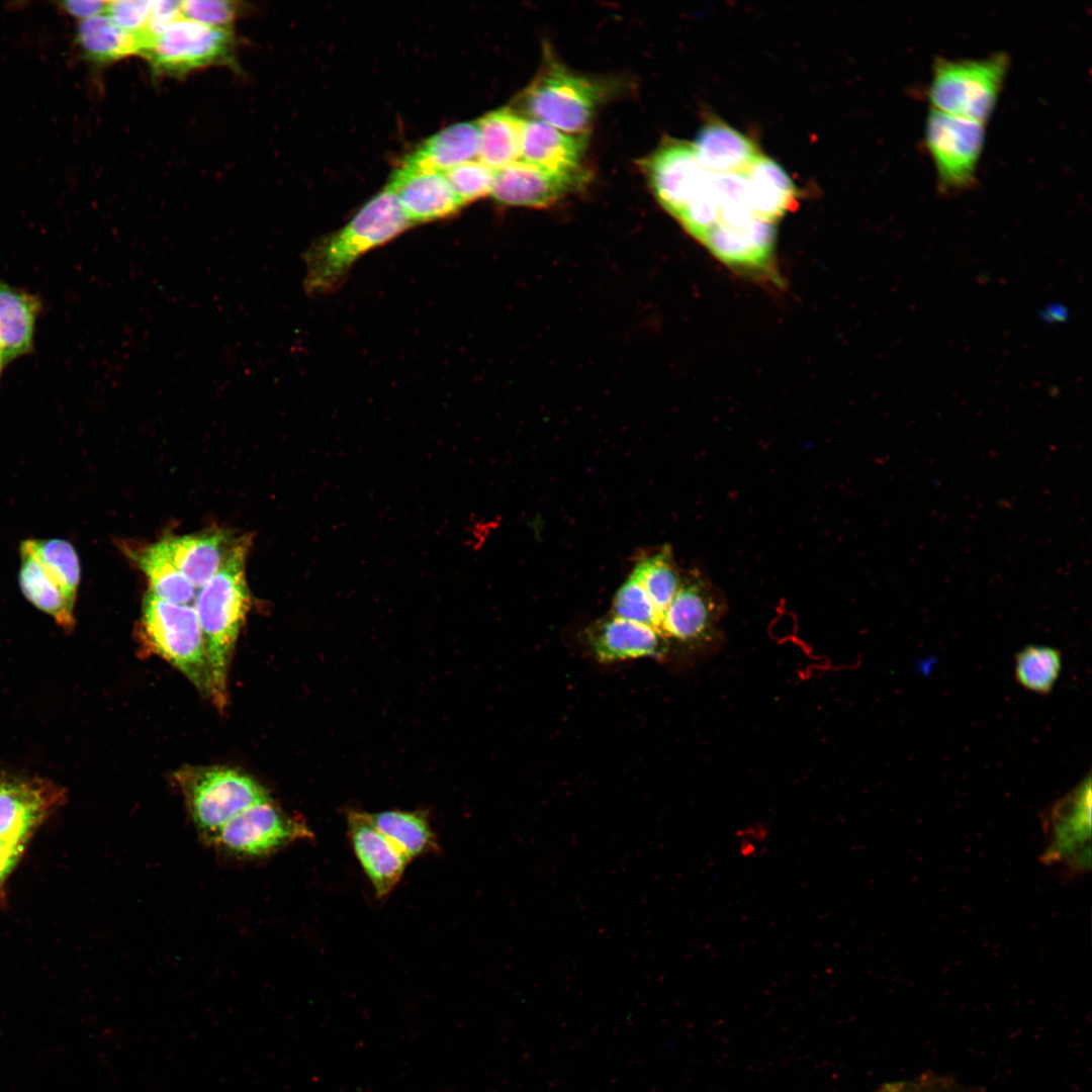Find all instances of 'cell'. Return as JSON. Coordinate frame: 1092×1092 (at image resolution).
I'll list each match as a JSON object with an SVG mask.
<instances>
[{
    "mask_svg": "<svg viewBox=\"0 0 1092 1092\" xmlns=\"http://www.w3.org/2000/svg\"><path fill=\"white\" fill-rule=\"evenodd\" d=\"M757 217L777 220L796 204L797 190L788 173L770 158L759 155L745 173Z\"/></svg>",
    "mask_w": 1092,
    "mask_h": 1092,
    "instance_id": "obj_22",
    "label": "cell"
},
{
    "mask_svg": "<svg viewBox=\"0 0 1092 1092\" xmlns=\"http://www.w3.org/2000/svg\"><path fill=\"white\" fill-rule=\"evenodd\" d=\"M174 779L198 834L207 844L237 814L271 798L255 779L230 767L185 766Z\"/></svg>",
    "mask_w": 1092,
    "mask_h": 1092,
    "instance_id": "obj_5",
    "label": "cell"
},
{
    "mask_svg": "<svg viewBox=\"0 0 1092 1092\" xmlns=\"http://www.w3.org/2000/svg\"><path fill=\"white\" fill-rule=\"evenodd\" d=\"M585 148V134L567 133L526 118L520 160L559 175H586L581 165Z\"/></svg>",
    "mask_w": 1092,
    "mask_h": 1092,
    "instance_id": "obj_17",
    "label": "cell"
},
{
    "mask_svg": "<svg viewBox=\"0 0 1092 1092\" xmlns=\"http://www.w3.org/2000/svg\"><path fill=\"white\" fill-rule=\"evenodd\" d=\"M495 170L478 160L456 165L444 172L463 205L491 193Z\"/></svg>",
    "mask_w": 1092,
    "mask_h": 1092,
    "instance_id": "obj_31",
    "label": "cell"
},
{
    "mask_svg": "<svg viewBox=\"0 0 1092 1092\" xmlns=\"http://www.w3.org/2000/svg\"><path fill=\"white\" fill-rule=\"evenodd\" d=\"M416 225L453 216L463 206L444 173L397 168L385 187Z\"/></svg>",
    "mask_w": 1092,
    "mask_h": 1092,
    "instance_id": "obj_15",
    "label": "cell"
},
{
    "mask_svg": "<svg viewBox=\"0 0 1092 1092\" xmlns=\"http://www.w3.org/2000/svg\"><path fill=\"white\" fill-rule=\"evenodd\" d=\"M107 1L101 0H68L59 3V6L67 14L81 21L106 12Z\"/></svg>",
    "mask_w": 1092,
    "mask_h": 1092,
    "instance_id": "obj_36",
    "label": "cell"
},
{
    "mask_svg": "<svg viewBox=\"0 0 1092 1092\" xmlns=\"http://www.w3.org/2000/svg\"><path fill=\"white\" fill-rule=\"evenodd\" d=\"M250 544L249 536L239 537L221 567L194 599L210 672V700L220 711L228 702V673L235 644L250 609L245 571Z\"/></svg>",
    "mask_w": 1092,
    "mask_h": 1092,
    "instance_id": "obj_2",
    "label": "cell"
},
{
    "mask_svg": "<svg viewBox=\"0 0 1092 1092\" xmlns=\"http://www.w3.org/2000/svg\"><path fill=\"white\" fill-rule=\"evenodd\" d=\"M64 801L47 779L0 776V899L32 835Z\"/></svg>",
    "mask_w": 1092,
    "mask_h": 1092,
    "instance_id": "obj_7",
    "label": "cell"
},
{
    "mask_svg": "<svg viewBox=\"0 0 1092 1092\" xmlns=\"http://www.w3.org/2000/svg\"><path fill=\"white\" fill-rule=\"evenodd\" d=\"M618 91L616 80L575 72L545 48L537 74L515 98L512 108L524 118L584 134L599 107Z\"/></svg>",
    "mask_w": 1092,
    "mask_h": 1092,
    "instance_id": "obj_3",
    "label": "cell"
},
{
    "mask_svg": "<svg viewBox=\"0 0 1092 1092\" xmlns=\"http://www.w3.org/2000/svg\"><path fill=\"white\" fill-rule=\"evenodd\" d=\"M141 632L148 648L174 665L210 699L206 650L192 606L168 603L148 592L143 603Z\"/></svg>",
    "mask_w": 1092,
    "mask_h": 1092,
    "instance_id": "obj_6",
    "label": "cell"
},
{
    "mask_svg": "<svg viewBox=\"0 0 1092 1092\" xmlns=\"http://www.w3.org/2000/svg\"><path fill=\"white\" fill-rule=\"evenodd\" d=\"M76 42L87 60L108 64L131 55L142 56L147 37L145 33L121 29L103 13L80 21Z\"/></svg>",
    "mask_w": 1092,
    "mask_h": 1092,
    "instance_id": "obj_23",
    "label": "cell"
},
{
    "mask_svg": "<svg viewBox=\"0 0 1092 1092\" xmlns=\"http://www.w3.org/2000/svg\"><path fill=\"white\" fill-rule=\"evenodd\" d=\"M1061 669V652L1050 646L1029 645L1015 656L1016 680L1021 687L1039 695L1052 692Z\"/></svg>",
    "mask_w": 1092,
    "mask_h": 1092,
    "instance_id": "obj_30",
    "label": "cell"
},
{
    "mask_svg": "<svg viewBox=\"0 0 1092 1092\" xmlns=\"http://www.w3.org/2000/svg\"><path fill=\"white\" fill-rule=\"evenodd\" d=\"M20 566L18 584L24 598L36 609L51 616L65 631L75 626V606L58 582L27 551L18 548Z\"/></svg>",
    "mask_w": 1092,
    "mask_h": 1092,
    "instance_id": "obj_26",
    "label": "cell"
},
{
    "mask_svg": "<svg viewBox=\"0 0 1092 1092\" xmlns=\"http://www.w3.org/2000/svg\"><path fill=\"white\" fill-rule=\"evenodd\" d=\"M718 610L712 592L698 575L684 578L662 621L668 658L711 640Z\"/></svg>",
    "mask_w": 1092,
    "mask_h": 1092,
    "instance_id": "obj_11",
    "label": "cell"
},
{
    "mask_svg": "<svg viewBox=\"0 0 1092 1092\" xmlns=\"http://www.w3.org/2000/svg\"><path fill=\"white\" fill-rule=\"evenodd\" d=\"M370 818L408 860L438 849L435 834L423 811L390 810L370 814Z\"/></svg>",
    "mask_w": 1092,
    "mask_h": 1092,
    "instance_id": "obj_27",
    "label": "cell"
},
{
    "mask_svg": "<svg viewBox=\"0 0 1092 1092\" xmlns=\"http://www.w3.org/2000/svg\"><path fill=\"white\" fill-rule=\"evenodd\" d=\"M127 553L145 574L149 593L173 604L189 605L194 601L195 587L175 565L164 540L139 548H128Z\"/></svg>",
    "mask_w": 1092,
    "mask_h": 1092,
    "instance_id": "obj_25",
    "label": "cell"
},
{
    "mask_svg": "<svg viewBox=\"0 0 1092 1092\" xmlns=\"http://www.w3.org/2000/svg\"><path fill=\"white\" fill-rule=\"evenodd\" d=\"M646 590L657 617V635L668 658L661 635L664 614L676 595L681 578L674 565L671 550L664 547L659 552L639 560L632 571Z\"/></svg>",
    "mask_w": 1092,
    "mask_h": 1092,
    "instance_id": "obj_28",
    "label": "cell"
},
{
    "mask_svg": "<svg viewBox=\"0 0 1092 1092\" xmlns=\"http://www.w3.org/2000/svg\"><path fill=\"white\" fill-rule=\"evenodd\" d=\"M180 17H182L181 1H153L151 19L145 32L147 37L150 38L151 36L161 32Z\"/></svg>",
    "mask_w": 1092,
    "mask_h": 1092,
    "instance_id": "obj_34",
    "label": "cell"
},
{
    "mask_svg": "<svg viewBox=\"0 0 1092 1092\" xmlns=\"http://www.w3.org/2000/svg\"><path fill=\"white\" fill-rule=\"evenodd\" d=\"M163 540L180 572L200 588L221 567L238 538L220 529H209Z\"/></svg>",
    "mask_w": 1092,
    "mask_h": 1092,
    "instance_id": "obj_18",
    "label": "cell"
},
{
    "mask_svg": "<svg viewBox=\"0 0 1092 1092\" xmlns=\"http://www.w3.org/2000/svg\"><path fill=\"white\" fill-rule=\"evenodd\" d=\"M1090 808L1091 777L1088 775L1049 811L1045 825L1050 841L1045 858L1076 872L1084 871L1087 866L1085 850L1090 852Z\"/></svg>",
    "mask_w": 1092,
    "mask_h": 1092,
    "instance_id": "obj_13",
    "label": "cell"
},
{
    "mask_svg": "<svg viewBox=\"0 0 1092 1092\" xmlns=\"http://www.w3.org/2000/svg\"><path fill=\"white\" fill-rule=\"evenodd\" d=\"M479 130L478 159L498 170L521 159L526 118L512 107L491 111L477 121Z\"/></svg>",
    "mask_w": 1092,
    "mask_h": 1092,
    "instance_id": "obj_24",
    "label": "cell"
},
{
    "mask_svg": "<svg viewBox=\"0 0 1092 1092\" xmlns=\"http://www.w3.org/2000/svg\"><path fill=\"white\" fill-rule=\"evenodd\" d=\"M311 837L313 834L304 821L289 816L269 798L233 817L209 845L235 858L253 859Z\"/></svg>",
    "mask_w": 1092,
    "mask_h": 1092,
    "instance_id": "obj_10",
    "label": "cell"
},
{
    "mask_svg": "<svg viewBox=\"0 0 1092 1092\" xmlns=\"http://www.w3.org/2000/svg\"><path fill=\"white\" fill-rule=\"evenodd\" d=\"M692 145L702 167L716 174H745L760 155L748 136L720 119L705 122Z\"/></svg>",
    "mask_w": 1092,
    "mask_h": 1092,
    "instance_id": "obj_19",
    "label": "cell"
},
{
    "mask_svg": "<svg viewBox=\"0 0 1092 1092\" xmlns=\"http://www.w3.org/2000/svg\"><path fill=\"white\" fill-rule=\"evenodd\" d=\"M230 28L205 25L184 17L148 38L142 56L161 75L180 76L233 57Z\"/></svg>",
    "mask_w": 1092,
    "mask_h": 1092,
    "instance_id": "obj_9",
    "label": "cell"
},
{
    "mask_svg": "<svg viewBox=\"0 0 1092 1092\" xmlns=\"http://www.w3.org/2000/svg\"><path fill=\"white\" fill-rule=\"evenodd\" d=\"M1010 57L1004 52L981 59L938 57L926 90L931 108L986 123L1001 95Z\"/></svg>",
    "mask_w": 1092,
    "mask_h": 1092,
    "instance_id": "obj_4",
    "label": "cell"
},
{
    "mask_svg": "<svg viewBox=\"0 0 1092 1092\" xmlns=\"http://www.w3.org/2000/svg\"><path fill=\"white\" fill-rule=\"evenodd\" d=\"M650 187L665 210L676 217L705 181L691 143L667 139L643 162Z\"/></svg>",
    "mask_w": 1092,
    "mask_h": 1092,
    "instance_id": "obj_12",
    "label": "cell"
},
{
    "mask_svg": "<svg viewBox=\"0 0 1092 1092\" xmlns=\"http://www.w3.org/2000/svg\"><path fill=\"white\" fill-rule=\"evenodd\" d=\"M153 1L114 0L107 4L105 14L121 29L145 33L152 14Z\"/></svg>",
    "mask_w": 1092,
    "mask_h": 1092,
    "instance_id": "obj_33",
    "label": "cell"
},
{
    "mask_svg": "<svg viewBox=\"0 0 1092 1092\" xmlns=\"http://www.w3.org/2000/svg\"><path fill=\"white\" fill-rule=\"evenodd\" d=\"M587 178L555 174L520 160L495 170L490 194L508 205L544 207L580 189Z\"/></svg>",
    "mask_w": 1092,
    "mask_h": 1092,
    "instance_id": "obj_14",
    "label": "cell"
},
{
    "mask_svg": "<svg viewBox=\"0 0 1092 1092\" xmlns=\"http://www.w3.org/2000/svg\"><path fill=\"white\" fill-rule=\"evenodd\" d=\"M19 548L30 553L76 604L81 581V564L71 542L61 538H29L22 540Z\"/></svg>",
    "mask_w": 1092,
    "mask_h": 1092,
    "instance_id": "obj_29",
    "label": "cell"
},
{
    "mask_svg": "<svg viewBox=\"0 0 1092 1092\" xmlns=\"http://www.w3.org/2000/svg\"><path fill=\"white\" fill-rule=\"evenodd\" d=\"M182 17L213 27L229 28L236 15L233 1L187 0L181 1Z\"/></svg>",
    "mask_w": 1092,
    "mask_h": 1092,
    "instance_id": "obj_32",
    "label": "cell"
},
{
    "mask_svg": "<svg viewBox=\"0 0 1092 1092\" xmlns=\"http://www.w3.org/2000/svg\"><path fill=\"white\" fill-rule=\"evenodd\" d=\"M348 836L378 898L387 896L401 879L408 859L374 825L370 814L349 810Z\"/></svg>",
    "mask_w": 1092,
    "mask_h": 1092,
    "instance_id": "obj_16",
    "label": "cell"
},
{
    "mask_svg": "<svg viewBox=\"0 0 1092 1092\" xmlns=\"http://www.w3.org/2000/svg\"><path fill=\"white\" fill-rule=\"evenodd\" d=\"M985 139L984 123L930 108L924 143L940 194H960L975 185Z\"/></svg>",
    "mask_w": 1092,
    "mask_h": 1092,
    "instance_id": "obj_8",
    "label": "cell"
},
{
    "mask_svg": "<svg viewBox=\"0 0 1092 1092\" xmlns=\"http://www.w3.org/2000/svg\"><path fill=\"white\" fill-rule=\"evenodd\" d=\"M41 309L37 295L0 279V353L6 365L32 352Z\"/></svg>",
    "mask_w": 1092,
    "mask_h": 1092,
    "instance_id": "obj_20",
    "label": "cell"
},
{
    "mask_svg": "<svg viewBox=\"0 0 1092 1092\" xmlns=\"http://www.w3.org/2000/svg\"><path fill=\"white\" fill-rule=\"evenodd\" d=\"M413 226L395 194L384 188L337 232L321 238L304 253V290L321 296L345 282L358 259Z\"/></svg>",
    "mask_w": 1092,
    "mask_h": 1092,
    "instance_id": "obj_1",
    "label": "cell"
},
{
    "mask_svg": "<svg viewBox=\"0 0 1092 1092\" xmlns=\"http://www.w3.org/2000/svg\"><path fill=\"white\" fill-rule=\"evenodd\" d=\"M5 366H6V364H5V362L3 360V357H2V355L0 353V380H1L2 372H3V369H4Z\"/></svg>",
    "mask_w": 1092,
    "mask_h": 1092,
    "instance_id": "obj_37",
    "label": "cell"
},
{
    "mask_svg": "<svg viewBox=\"0 0 1092 1092\" xmlns=\"http://www.w3.org/2000/svg\"><path fill=\"white\" fill-rule=\"evenodd\" d=\"M877 1092H964L946 1082L914 1080L888 1084Z\"/></svg>",
    "mask_w": 1092,
    "mask_h": 1092,
    "instance_id": "obj_35",
    "label": "cell"
},
{
    "mask_svg": "<svg viewBox=\"0 0 1092 1092\" xmlns=\"http://www.w3.org/2000/svg\"><path fill=\"white\" fill-rule=\"evenodd\" d=\"M478 153L477 122H458L425 140L403 159L400 168L444 173L456 165L475 160Z\"/></svg>",
    "mask_w": 1092,
    "mask_h": 1092,
    "instance_id": "obj_21",
    "label": "cell"
}]
</instances>
